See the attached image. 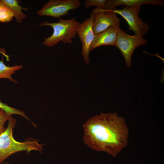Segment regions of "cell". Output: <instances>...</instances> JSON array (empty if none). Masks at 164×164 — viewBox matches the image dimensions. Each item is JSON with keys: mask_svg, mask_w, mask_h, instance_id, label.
I'll return each instance as SVG.
<instances>
[{"mask_svg": "<svg viewBox=\"0 0 164 164\" xmlns=\"http://www.w3.org/2000/svg\"><path fill=\"white\" fill-rule=\"evenodd\" d=\"M83 127L84 143L94 150L115 157L127 145L128 128L124 118L116 113L96 115L88 119Z\"/></svg>", "mask_w": 164, "mask_h": 164, "instance_id": "1", "label": "cell"}, {"mask_svg": "<svg viewBox=\"0 0 164 164\" xmlns=\"http://www.w3.org/2000/svg\"><path fill=\"white\" fill-rule=\"evenodd\" d=\"M8 121L7 127L0 134V163H2L12 154L19 152L26 151L29 152L34 150L42 152L43 145L37 140L27 139L23 142L16 140L13 137V132L16 120L11 116Z\"/></svg>", "mask_w": 164, "mask_h": 164, "instance_id": "2", "label": "cell"}, {"mask_svg": "<svg viewBox=\"0 0 164 164\" xmlns=\"http://www.w3.org/2000/svg\"><path fill=\"white\" fill-rule=\"evenodd\" d=\"M74 18L69 19H60L58 22H50L44 21L39 26H50L53 29V33L47 38H44L43 44L48 47H53L62 41L64 43H71L72 39L77 34V28L80 24Z\"/></svg>", "mask_w": 164, "mask_h": 164, "instance_id": "3", "label": "cell"}, {"mask_svg": "<svg viewBox=\"0 0 164 164\" xmlns=\"http://www.w3.org/2000/svg\"><path fill=\"white\" fill-rule=\"evenodd\" d=\"M148 42L143 36L135 34L131 36L122 29H119L115 46L120 50L124 58L126 66L132 67V56L138 47L144 45Z\"/></svg>", "mask_w": 164, "mask_h": 164, "instance_id": "4", "label": "cell"}, {"mask_svg": "<svg viewBox=\"0 0 164 164\" xmlns=\"http://www.w3.org/2000/svg\"><path fill=\"white\" fill-rule=\"evenodd\" d=\"M81 2L79 0H50L37 12L39 16H47L60 19L68 14L70 10L78 8Z\"/></svg>", "mask_w": 164, "mask_h": 164, "instance_id": "5", "label": "cell"}, {"mask_svg": "<svg viewBox=\"0 0 164 164\" xmlns=\"http://www.w3.org/2000/svg\"><path fill=\"white\" fill-rule=\"evenodd\" d=\"M140 7V6L125 7H122L121 9H114L111 11L122 16L127 22L129 26L128 29L133 31L135 34L143 36L146 34L150 27L138 16Z\"/></svg>", "mask_w": 164, "mask_h": 164, "instance_id": "6", "label": "cell"}, {"mask_svg": "<svg viewBox=\"0 0 164 164\" xmlns=\"http://www.w3.org/2000/svg\"><path fill=\"white\" fill-rule=\"evenodd\" d=\"M95 16V14L91 12L89 17L80 23L77 28V34L82 43V55L87 64L90 62V47L95 36L93 29Z\"/></svg>", "mask_w": 164, "mask_h": 164, "instance_id": "7", "label": "cell"}, {"mask_svg": "<svg viewBox=\"0 0 164 164\" xmlns=\"http://www.w3.org/2000/svg\"><path fill=\"white\" fill-rule=\"evenodd\" d=\"M95 14L93 25L95 35L105 30L111 26L120 25V19L116 13L97 8L91 11Z\"/></svg>", "mask_w": 164, "mask_h": 164, "instance_id": "8", "label": "cell"}, {"mask_svg": "<svg viewBox=\"0 0 164 164\" xmlns=\"http://www.w3.org/2000/svg\"><path fill=\"white\" fill-rule=\"evenodd\" d=\"M120 25L111 26L107 29L95 36L90 47V52L103 45L115 46Z\"/></svg>", "mask_w": 164, "mask_h": 164, "instance_id": "9", "label": "cell"}, {"mask_svg": "<svg viewBox=\"0 0 164 164\" xmlns=\"http://www.w3.org/2000/svg\"><path fill=\"white\" fill-rule=\"evenodd\" d=\"M144 4L163 5V1L160 0H106L103 10L112 11L118 6L124 5L126 7L140 6Z\"/></svg>", "mask_w": 164, "mask_h": 164, "instance_id": "10", "label": "cell"}, {"mask_svg": "<svg viewBox=\"0 0 164 164\" xmlns=\"http://www.w3.org/2000/svg\"><path fill=\"white\" fill-rule=\"evenodd\" d=\"M5 6L9 9L12 13L13 16L16 18V21L19 23H21L23 20L27 17V15L23 13L22 9L27 10L20 6L16 0H0Z\"/></svg>", "mask_w": 164, "mask_h": 164, "instance_id": "11", "label": "cell"}, {"mask_svg": "<svg viewBox=\"0 0 164 164\" xmlns=\"http://www.w3.org/2000/svg\"><path fill=\"white\" fill-rule=\"evenodd\" d=\"M22 67V65H15L12 67L7 66L4 63L3 60H2L0 61V79H8L16 83L17 82L12 77V75L16 71Z\"/></svg>", "mask_w": 164, "mask_h": 164, "instance_id": "12", "label": "cell"}, {"mask_svg": "<svg viewBox=\"0 0 164 164\" xmlns=\"http://www.w3.org/2000/svg\"><path fill=\"white\" fill-rule=\"evenodd\" d=\"M0 109L3 110L10 116L13 114H17L21 115L26 119L30 121L28 118L25 115L23 111L10 107L7 104L3 103L0 100Z\"/></svg>", "mask_w": 164, "mask_h": 164, "instance_id": "13", "label": "cell"}, {"mask_svg": "<svg viewBox=\"0 0 164 164\" xmlns=\"http://www.w3.org/2000/svg\"><path fill=\"white\" fill-rule=\"evenodd\" d=\"M13 15L11 11L4 5L0 9V22H8L11 21Z\"/></svg>", "mask_w": 164, "mask_h": 164, "instance_id": "14", "label": "cell"}, {"mask_svg": "<svg viewBox=\"0 0 164 164\" xmlns=\"http://www.w3.org/2000/svg\"><path fill=\"white\" fill-rule=\"evenodd\" d=\"M106 0H86L84 1V6L87 9L92 6H96L97 8L103 9Z\"/></svg>", "mask_w": 164, "mask_h": 164, "instance_id": "15", "label": "cell"}, {"mask_svg": "<svg viewBox=\"0 0 164 164\" xmlns=\"http://www.w3.org/2000/svg\"><path fill=\"white\" fill-rule=\"evenodd\" d=\"M10 116L4 111L0 109V134L5 129V124Z\"/></svg>", "mask_w": 164, "mask_h": 164, "instance_id": "16", "label": "cell"}, {"mask_svg": "<svg viewBox=\"0 0 164 164\" xmlns=\"http://www.w3.org/2000/svg\"><path fill=\"white\" fill-rule=\"evenodd\" d=\"M0 53L2 54L5 57L7 61L9 60V56L6 54V52L4 48H1L0 47Z\"/></svg>", "mask_w": 164, "mask_h": 164, "instance_id": "17", "label": "cell"}, {"mask_svg": "<svg viewBox=\"0 0 164 164\" xmlns=\"http://www.w3.org/2000/svg\"><path fill=\"white\" fill-rule=\"evenodd\" d=\"M4 5L3 3L0 1V9Z\"/></svg>", "mask_w": 164, "mask_h": 164, "instance_id": "18", "label": "cell"}, {"mask_svg": "<svg viewBox=\"0 0 164 164\" xmlns=\"http://www.w3.org/2000/svg\"><path fill=\"white\" fill-rule=\"evenodd\" d=\"M0 164H11L9 162H5L4 163H1Z\"/></svg>", "mask_w": 164, "mask_h": 164, "instance_id": "19", "label": "cell"}]
</instances>
